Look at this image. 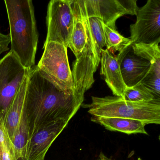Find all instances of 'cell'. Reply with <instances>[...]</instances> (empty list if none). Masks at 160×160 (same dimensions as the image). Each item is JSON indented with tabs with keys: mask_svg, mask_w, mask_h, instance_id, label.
Masks as SVG:
<instances>
[{
	"mask_svg": "<svg viewBox=\"0 0 160 160\" xmlns=\"http://www.w3.org/2000/svg\"><path fill=\"white\" fill-rule=\"evenodd\" d=\"M97 160H110V159L108 158L105 155H104L102 153H101L100 154L99 158Z\"/></svg>",
	"mask_w": 160,
	"mask_h": 160,
	"instance_id": "cell-22",
	"label": "cell"
},
{
	"mask_svg": "<svg viewBox=\"0 0 160 160\" xmlns=\"http://www.w3.org/2000/svg\"><path fill=\"white\" fill-rule=\"evenodd\" d=\"M47 35L45 42H54L69 46L74 27L72 0H51L46 17Z\"/></svg>",
	"mask_w": 160,
	"mask_h": 160,
	"instance_id": "cell-6",
	"label": "cell"
},
{
	"mask_svg": "<svg viewBox=\"0 0 160 160\" xmlns=\"http://www.w3.org/2000/svg\"><path fill=\"white\" fill-rule=\"evenodd\" d=\"M74 27L68 48L76 58L79 57L87 42V34L82 10L78 0L72 1Z\"/></svg>",
	"mask_w": 160,
	"mask_h": 160,
	"instance_id": "cell-14",
	"label": "cell"
},
{
	"mask_svg": "<svg viewBox=\"0 0 160 160\" xmlns=\"http://www.w3.org/2000/svg\"><path fill=\"white\" fill-rule=\"evenodd\" d=\"M101 74L114 96L122 97L126 85L122 76L119 63L116 56L107 49L101 52Z\"/></svg>",
	"mask_w": 160,
	"mask_h": 160,
	"instance_id": "cell-11",
	"label": "cell"
},
{
	"mask_svg": "<svg viewBox=\"0 0 160 160\" xmlns=\"http://www.w3.org/2000/svg\"><path fill=\"white\" fill-rule=\"evenodd\" d=\"M44 52L37 66L58 88L74 90L72 72L69 65L67 48L58 43L44 42Z\"/></svg>",
	"mask_w": 160,
	"mask_h": 160,
	"instance_id": "cell-4",
	"label": "cell"
},
{
	"mask_svg": "<svg viewBox=\"0 0 160 160\" xmlns=\"http://www.w3.org/2000/svg\"><path fill=\"white\" fill-rule=\"evenodd\" d=\"M9 24L11 52L30 70L35 66L39 33L31 0L4 1Z\"/></svg>",
	"mask_w": 160,
	"mask_h": 160,
	"instance_id": "cell-2",
	"label": "cell"
},
{
	"mask_svg": "<svg viewBox=\"0 0 160 160\" xmlns=\"http://www.w3.org/2000/svg\"><path fill=\"white\" fill-rule=\"evenodd\" d=\"M30 70L11 51L0 60V112L4 119Z\"/></svg>",
	"mask_w": 160,
	"mask_h": 160,
	"instance_id": "cell-5",
	"label": "cell"
},
{
	"mask_svg": "<svg viewBox=\"0 0 160 160\" xmlns=\"http://www.w3.org/2000/svg\"><path fill=\"white\" fill-rule=\"evenodd\" d=\"M135 23L130 26L132 44L160 43V0H148L137 12Z\"/></svg>",
	"mask_w": 160,
	"mask_h": 160,
	"instance_id": "cell-7",
	"label": "cell"
},
{
	"mask_svg": "<svg viewBox=\"0 0 160 160\" xmlns=\"http://www.w3.org/2000/svg\"><path fill=\"white\" fill-rule=\"evenodd\" d=\"M104 33L106 49H111L114 52L122 51L124 48L132 44L130 38L121 35L117 30H114L103 24Z\"/></svg>",
	"mask_w": 160,
	"mask_h": 160,
	"instance_id": "cell-17",
	"label": "cell"
},
{
	"mask_svg": "<svg viewBox=\"0 0 160 160\" xmlns=\"http://www.w3.org/2000/svg\"><path fill=\"white\" fill-rule=\"evenodd\" d=\"M45 157H42L40 158V159H38L37 160H44Z\"/></svg>",
	"mask_w": 160,
	"mask_h": 160,
	"instance_id": "cell-23",
	"label": "cell"
},
{
	"mask_svg": "<svg viewBox=\"0 0 160 160\" xmlns=\"http://www.w3.org/2000/svg\"><path fill=\"white\" fill-rule=\"evenodd\" d=\"M29 138L28 122L24 109L21 119L11 141L15 160H25Z\"/></svg>",
	"mask_w": 160,
	"mask_h": 160,
	"instance_id": "cell-15",
	"label": "cell"
},
{
	"mask_svg": "<svg viewBox=\"0 0 160 160\" xmlns=\"http://www.w3.org/2000/svg\"><path fill=\"white\" fill-rule=\"evenodd\" d=\"M84 100L74 90L58 88L36 65L33 66L28 74L24 107L30 137L39 128L50 122L61 119L70 121Z\"/></svg>",
	"mask_w": 160,
	"mask_h": 160,
	"instance_id": "cell-1",
	"label": "cell"
},
{
	"mask_svg": "<svg viewBox=\"0 0 160 160\" xmlns=\"http://www.w3.org/2000/svg\"><path fill=\"white\" fill-rule=\"evenodd\" d=\"M0 160H15L11 151V144L10 142H7L4 145L0 146Z\"/></svg>",
	"mask_w": 160,
	"mask_h": 160,
	"instance_id": "cell-20",
	"label": "cell"
},
{
	"mask_svg": "<svg viewBox=\"0 0 160 160\" xmlns=\"http://www.w3.org/2000/svg\"><path fill=\"white\" fill-rule=\"evenodd\" d=\"M132 45L124 48L116 56L126 87H133L141 82L151 66L149 61L135 54Z\"/></svg>",
	"mask_w": 160,
	"mask_h": 160,
	"instance_id": "cell-10",
	"label": "cell"
},
{
	"mask_svg": "<svg viewBox=\"0 0 160 160\" xmlns=\"http://www.w3.org/2000/svg\"><path fill=\"white\" fill-rule=\"evenodd\" d=\"M159 44H132V46L135 54L148 61L151 64L160 65Z\"/></svg>",
	"mask_w": 160,
	"mask_h": 160,
	"instance_id": "cell-19",
	"label": "cell"
},
{
	"mask_svg": "<svg viewBox=\"0 0 160 160\" xmlns=\"http://www.w3.org/2000/svg\"><path fill=\"white\" fill-rule=\"evenodd\" d=\"M91 120L93 122L102 125L109 131L121 132L127 134L141 133L148 135L145 130L146 123L138 120L94 116H92Z\"/></svg>",
	"mask_w": 160,
	"mask_h": 160,
	"instance_id": "cell-12",
	"label": "cell"
},
{
	"mask_svg": "<svg viewBox=\"0 0 160 160\" xmlns=\"http://www.w3.org/2000/svg\"><path fill=\"white\" fill-rule=\"evenodd\" d=\"M122 97L125 101L136 102H150L155 100H160L156 99L141 82L133 87H126Z\"/></svg>",
	"mask_w": 160,
	"mask_h": 160,
	"instance_id": "cell-18",
	"label": "cell"
},
{
	"mask_svg": "<svg viewBox=\"0 0 160 160\" xmlns=\"http://www.w3.org/2000/svg\"><path fill=\"white\" fill-rule=\"evenodd\" d=\"M138 160H142V159L141 158H138Z\"/></svg>",
	"mask_w": 160,
	"mask_h": 160,
	"instance_id": "cell-24",
	"label": "cell"
},
{
	"mask_svg": "<svg viewBox=\"0 0 160 160\" xmlns=\"http://www.w3.org/2000/svg\"><path fill=\"white\" fill-rule=\"evenodd\" d=\"M28 84V75L19 88L4 118L5 129L10 142L23 114Z\"/></svg>",
	"mask_w": 160,
	"mask_h": 160,
	"instance_id": "cell-13",
	"label": "cell"
},
{
	"mask_svg": "<svg viewBox=\"0 0 160 160\" xmlns=\"http://www.w3.org/2000/svg\"><path fill=\"white\" fill-rule=\"evenodd\" d=\"M69 122L66 120H59L38 129L29 139L25 160H37L45 157L54 140Z\"/></svg>",
	"mask_w": 160,
	"mask_h": 160,
	"instance_id": "cell-9",
	"label": "cell"
},
{
	"mask_svg": "<svg viewBox=\"0 0 160 160\" xmlns=\"http://www.w3.org/2000/svg\"><path fill=\"white\" fill-rule=\"evenodd\" d=\"M87 17H97L104 25L116 30L118 19L125 15H136L138 9L137 0H78Z\"/></svg>",
	"mask_w": 160,
	"mask_h": 160,
	"instance_id": "cell-8",
	"label": "cell"
},
{
	"mask_svg": "<svg viewBox=\"0 0 160 160\" xmlns=\"http://www.w3.org/2000/svg\"><path fill=\"white\" fill-rule=\"evenodd\" d=\"M82 13L84 19L89 29L93 40L96 66L98 67L101 61L102 50L103 48L106 46L104 33L103 23L102 21L98 18L94 17H87L83 13V12Z\"/></svg>",
	"mask_w": 160,
	"mask_h": 160,
	"instance_id": "cell-16",
	"label": "cell"
},
{
	"mask_svg": "<svg viewBox=\"0 0 160 160\" xmlns=\"http://www.w3.org/2000/svg\"></svg>",
	"mask_w": 160,
	"mask_h": 160,
	"instance_id": "cell-25",
	"label": "cell"
},
{
	"mask_svg": "<svg viewBox=\"0 0 160 160\" xmlns=\"http://www.w3.org/2000/svg\"><path fill=\"white\" fill-rule=\"evenodd\" d=\"M10 43V34H4L0 32V55L9 50V45Z\"/></svg>",
	"mask_w": 160,
	"mask_h": 160,
	"instance_id": "cell-21",
	"label": "cell"
},
{
	"mask_svg": "<svg viewBox=\"0 0 160 160\" xmlns=\"http://www.w3.org/2000/svg\"><path fill=\"white\" fill-rule=\"evenodd\" d=\"M81 106L88 108V112L94 117L133 119L146 124L160 123V100L136 102L120 96H92L91 103Z\"/></svg>",
	"mask_w": 160,
	"mask_h": 160,
	"instance_id": "cell-3",
	"label": "cell"
}]
</instances>
